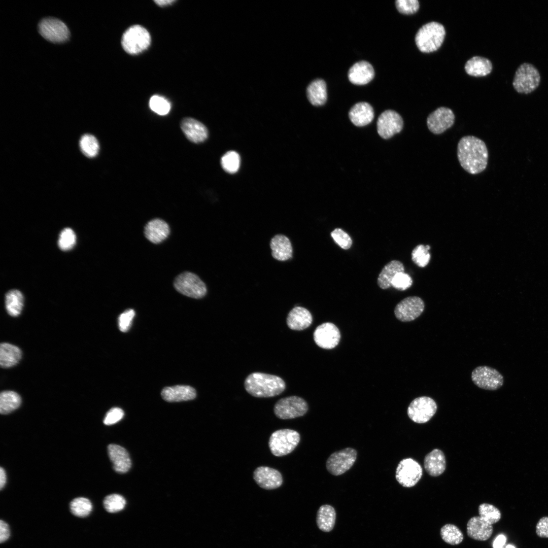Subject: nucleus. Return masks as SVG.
<instances>
[{
	"label": "nucleus",
	"mask_w": 548,
	"mask_h": 548,
	"mask_svg": "<svg viewBox=\"0 0 548 548\" xmlns=\"http://www.w3.org/2000/svg\"><path fill=\"white\" fill-rule=\"evenodd\" d=\"M105 509L109 512L115 513L123 510L126 505L125 499L121 495L113 494L107 496L103 501Z\"/></svg>",
	"instance_id": "obj_42"
},
{
	"label": "nucleus",
	"mask_w": 548,
	"mask_h": 548,
	"mask_svg": "<svg viewBox=\"0 0 548 548\" xmlns=\"http://www.w3.org/2000/svg\"><path fill=\"white\" fill-rule=\"evenodd\" d=\"M76 237L74 231L70 228L63 229L59 235L58 244L63 251H67L73 248L76 244Z\"/></svg>",
	"instance_id": "obj_44"
},
{
	"label": "nucleus",
	"mask_w": 548,
	"mask_h": 548,
	"mask_svg": "<svg viewBox=\"0 0 548 548\" xmlns=\"http://www.w3.org/2000/svg\"><path fill=\"white\" fill-rule=\"evenodd\" d=\"M349 116L351 121L355 125L364 126L372 121L374 111L371 106L368 102H359L351 108Z\"/></svg>",
	"instance_id": "obj_27"
},
{
	"label": "nucleus",
	"mask_w": 548,
	"mask_h": 548,
	"mask_svg": "<svg viewBox=\"0 0 548 548\" xmlns=\"http://www.w3.org/2000/svg\"><path fill=\"white\" fill-rule=\"evenodd\" d=\"M275 415L281 419H290L304 415L308 410V405L303 398L291 396L278 400L274 406Z\"/></svg>",
	"instance_id": "obj_8"
},
{
	"label": "nucleus",
	"mask_w": 548,
	"mask_h": 548,
	"mask_svg": "<svg viewBox=\"0 0 548 548\" xmlns=\"http://www.w3.org/2000/svg\"><path fill=\"white\" fill-rule=\"evenodd\" d=\"M157 5L163 7L171 5L172 3L175 2V1L173 0H163V1H154Z\"/></svg>",
	"instance_id": "obj_54"
},
{
	"label": "nucleus",
	"mask_w": 548,
	"mask_h": 548,
	"mask_svg": "<svg viewBox=\"0 0 548 548\" xmlns=\"http://www.w3.org/2000/svg\"><path fill=\"white\" fill-rule=\"evenodd\" d=\"M440 534L442 540L451 545L460 544L464 538L460 529L451 524H447L442 526L440 529Z\"/></svg>",
	"instance_id": "obj_36"
},
{
	"label": "nucleus",
	"mask_w": 548,
	"mask_h": 548,
	"mask_svg": "<svg viewBox=\"0 0 548 548\" xmlns=\"http://www.w3.org/2000/svg\"><path fill=\"white\" fill-rule=\"evenodd\" d=\"M537 535L541 538H548V517L541 518L536 527Z\"/></svg>",
	"instance_id": "obj_50"
},
{
	"label": "nucleus",
	"mask_w": 548,
	"mask_h": 548,
	"mask_svg": "<svg viewBox=\"0 0 548 548\" xmlns=\"http://www.w3.org/2000/svg\"><path fill=\"white\" fill-rule=\"evenodd\" d=\"M505 548H516V547L514 546L509 544V545H507Z\"/></svg>",
	"instance_id": "obj_55"
},
{
	"label": "nucleus",
	"mask_w": 548,
	"mask_h": 548,
	"mask_svg": "<svg viewBox=\"0 0 548 548\" xmlns=\"http://www.w3.org/2000/svg\"><path fill=\"white\" fill-rule=\"evenodd\" d=\"M123 410L119 407H113L106 414L104 423L106 425L114 424L121 420L124 416Z\"/></svg>",
	"instance_id": "obj_49"
},
{
	"label": "nucleus",
	"mask_w": 548,
	"mask_h": 548,
	"mask_svg": "<svg viewBox=\"0 0 548 548\" xmlns=\"http://www.w3.org/2000/svg\"><path fill=\"white\" fill-rule=\"evenodd\" d=\"M480 517L488 523L493 525L501 519V512L495 506L489 503H482L478 506Z\"/></svg>",
	"instance_id": "obj_39"
},
{
	"label": "nucleus",
	"mask_w": 548,
	"mask_h": 548,
	"mask_svg": "<svg viewBox=\"0 0 548 548\" xmlns=\"http://www.w3.org/2000/svg\"><path fill=\"white\" fill-rule=\"evenodd\" d=\"M471 378L475 385L487 390H496L504 383L503 375L497 369L485 365L475 368L472 371Z\"/></svg>",
	"instance_id": "obj_10"
},
{
	"label": "nucleus",
	"mask_w": 548,
	"mask_h": 548,
	"mask_svg": "<svg viewBox=\"0 0 548 548\" xmlns=\"http://www.w3.org/2000/svg\"><path fill=\"white\" fill-rule=\"evenodd\" d=\"M80 147L82 153L90 158L96 156L99 151V144L97 139L90 134H85L81 137Z\"/></svg>",
	"instance_id": "obj_37"
},
{
	"label": "nucleus",
	"mask_w": 548,
	"mask_h": 548,
	"mask_svg": "<svg viewBox=\"0 0 548 548\" xmlns=\"http://www.w3.org/2000/svg\"><path fill=\"white\" fill-rule=\"evenodd\" d=\"M149 107L153 111L160 115H166L170 109L169 102L163 97L157 95L150 98Z\"/></svg>",
	"instance_id": "obj_43"
},
{
	"label": "nucleus",
	"mask_w": 548,
	"mask_h": 548,
	"mask_svg": "<svg viewBox=\"0 0 548 548\" xmlns=\"http://www.w3.org/2000/svg\"><path fill=\"white\" fill-rule=\"evenodd\" d=\"M269 248L273 259L285 262L293 258V248L290 238L283 234H277L269 242Z\"/></svg>",
	"instance_id": "obj_18"
},
{
	"label": "nucleus",
	"mask_w": 548,
	"mask_h": 548,
	"mask_svg": "<svg viewBox=\"0 0 548 548\" xmlns=\"http://www.w3.org/2000/svg\"><path fill=\"white\" fill-rule=\"evenodd\" d=\"M92 509L91 502L88 499L84 497L75 498L70 503L71 511L77 517H86L91 512Z\"/></svg>",
	"instance_id": "obj_38"
},
{
	"label": "nucleus",
	"mask_w": 548,
	"mask_h": 548,
	"mask_svg": "<svg viewBox=\"0 0 548 548\" xmlns=\"http://www.w3.org/2000/svg\"><path fill=\"white\" fill-rule=\"evenodd\" d=\"M151 44L149 31L140 25H133L123 33L121 44L123 49L131 55L138 54L146 50Z\"/></svg>",
	"instance_id": "obj_4"
},
{
	"label": "nucleus",
	"mask_w": 548,
	"mask_h": 548,
	"mask_svg": "<svg viewBox=\"0 0 548 548\" xmlns=\"http://www.w3.org/2000/svg\"><path fill=\"white\" fill-rule=\"evenodd\" d=\"M221 164L225 172L229 174H234L239 168L240 156L235 151H228L222 157Z\"/></svg>",
	"instance_id": "obj_40"
},
{
	"label": "nucleus",
	"mask_w": 548,
	"mask_h": 548,
	"mask_svg": "<svg viewBox=\"0 0 548 548\" xmlns=\"http://www.w3.org/2000/svg\"><path fill=\"white\" fill-rule=\"evenodd\" d=\"M357 456L356 450L351 448L335 452L327 459L326 469L333 475H341L352 467L356 460Z\"/></svg>",
	"instance_id": "obj_11"
},
{
	"label": "nucleus",
	"mask_w": 548,
	"mask_h": 548,
	"mask_svg": "<svg viewBox=\"0 0 548 548\" xmlns=\"http://www.w3.org/2000/svg\"><path fill=\"white\" fill-rule=\"evenodd\" d=\"M253 477L261 488L266 490L278 488L283 483V477L280 472L267 466L257 467L254 471Z\"/></svg>",
	"instance_id": "obj_19"
},
{
	"label": "nucleus",
	"mask_w": 548,
	"mask_h": 548,
	"mask_svg": "<svg viewBox=\"0 0 548 548\" xmlns=\"http://www.w3.org/2000/svg\"><path fill=\"white\" fill-rule=\"evenodd\" d=\"M446 36V30L440 23L432 21L421 27L415 36V43L419 50L430 53L438 50Z\"/></svg>",
	"instance_id": "obj_3"
},
{
	"label": "nucleus",
	"mask_w": 548,
	"mask_h": 548,
	"mask_svg": "<svg viewBox=\"0 0 548 548\" xmlns=\"http://www.w3.org/2000/svg\"><path fill=\"white\" fill-rule=\"evenodd\" d=\"M430 249V247L429 245L424 246L422 244L417 245L412 252L413 261L419 267H425L430 259V254L429 252Z\"/></svg>",
	"instance_id": "obj_41"
},
{
	"label": "nucleus",
	"mask_w": 548,
	"mask_h": 548,
	"mask_svg": "<svg viewBox=\"0 0 548 548\" xmlns=\"http://www.w3.org/2000/svg\"><path fill=\"white\" fill-rule=\"evenodd\" d=\"M134 316L135 312L133 309L127 310L120 314L118 318V326L121 331L126 332L129 330Z\"/></svg>",
	"instance_id": "obj_48"
},
{
	"label": "nucleus",
	"mask_w": 548,
	"mask_h": 548,
	"mask_svg": "<svg viewBox=\"0 0 548 548\" xmlns=\"http://www.w3.org/2000/svg\"><path fill=\"white\" fill-rule=\"evenodd\" d=\"M437 406L432 398L420 396L414 399L409 404L407 414L413 422L422 424L429 421L436 412Z\"/></svg>",
	"instance_id": "obj_9"
},
{
	"label": "nucleus",
	"mask_w": 548,
	"mask_h": 548,
	"mask_svg": "<svg viewBox=\"0 0 548 548\" xmlns=\"http://www.w3.org/2000/svg\"><path fill=\"white\" fill-rule=\"evenodd\" d=\"M20 396L15 392L4 391L0 394V413L8 414L18 408L21 404Z\"/></svg>",
	"instance_id": "obj_34"
},
{
	"label": "nucleus",
	"mask_w": 548,
	"mask_h": 548,
	"mask_svg": "<svg viewBox=\"0 0 548 548\" xmlns=\"http://www.w3.org/2000/svg\"><path fill=\"white\" fill-rule=\"evenodd\" d=\"M300 441V435L295 430L284 429L273 432L269 437L268 446L271 453L281 457L291 453Z\"/></svg>",
	"instance_id": "obj_6"
},
{
	"label": "nucleus",
	"mask_w": 548,
	"mask_h": 548,
	"mask_svg": "<svg viewBox=\"0 0 548 548\" xmlns=\"http://www.w3.org/2000/svg\"><path fill=\"white\" fill-rule=\"evenodd\" d=\"M174 285L179 292L193 298H201L207 293L206 284L197 275L191 272H184L178 276Z\"/></svg>",
	"instance_id": "obj_7"
},
{
	"label": "nucleus",
	"mask_w": 548,
	"mask_h": 548,
	"mask_svg": "<svg viewBox=\"0 0 548 548\" xmlns=\"http://www.w3.org/2000/svg\"><path fill=\"white\" fill-rule=\"evenodd\" d=\"M413 284V280L409 275L404 272L397 273L391 282L394 288L400 291H404L409 288Z\"/></svg>",
	"instance_id": "obj_47"
},
{
	"label": "nucleus",
	"mask_w": 548,
	"mask_h": 548,
	"mask_svg": "<svg viewBox=\"0 0 548 548\" xmlns=\"http://www.w3.org/2000/svg\"><path fill=\"white\" fill-rule=\"evenodd\" d=\"M336 519L334 508L328 504L323 505L319 508L316 522L319 528L324 532H329L334 527Z\"/></svg>",
	"instance_id": "obj_33"
},
{
	"label": "nucleus",
	"mask_w": 548,
	"mask_h": 548,
	"mask_svg": "<svg viewBox=\"0 0 548 548\" xmlns=\"http://www.w3.org/2000/svg\"><path fill=\"white\" fill-rule=\"evenodd\" d=\"M457 157L465 171L476 175L486 168L488 151L486 144L481 139L472 135L464 136L458 143Z\"/></svg>",
	"instance_id": "obj_1"
},
{
	"label": "nucleus",
	"mask_w": 548,
	"mask_h": 548,
	"mask_svg": "<svg viewBox=\"0 0 548 548\" xmlns=\"http://www.w3.org/2000/svg\"><path fill=\"white\" fill-rule=\"evenodd\" d=\"M403 127V120L396 111L388 110L383 112L377 121V130L383 139H388L399 133Z\"/></svg>",
	"instance_id": "obj_15"
},
{
	"label": "nucleus",
	"mask_w": 548,
	"mask_h": 548,
	"mask_svg": "<svg viewBox=\"0 0 548 548\" xmlns=\"http://www.w3.org/2000/svg\"><path fill=\"white\" fill-rule=\"evenodd\" d=\"M38 29L44 38L54 43L64 42L70 37L67 26L59 19L53 17H47L41 20Z\"/></svg>",
	"instance_id": "obj_13"
},
{
	"label": "nucleus",
	"mask_w": 548,
	"mask_h": 548,
	"mask_svg": "<svg viewBox=\"0 0 548 548\" xmlns=\"http://www.w3.org/2000/svg\"><path fill=\"white\" fill-rule=\"evenodd\" d=\"M506 537L503 535H498L493 542V548H502L506 542Z\"/></svg>",
	"instance_id": "obj_52"
},
{
	"label": "nucleus",
	"mask_w": 548,
	"mask_h": 548,
	"mask_svg": "<svg viewBox=\"0 0 548 548\" xmlns=\"http://www.w3.org/2000/svg\"><path fill=\"white\" fill-rule=\"evenodd\" d=\"M161 395L166 401L180 402L194 399L196 396V392L191 386L176 385L165 387L162 389Z\"/></svg>",
	"instance_id": "obj_25"
},
{
	"label": "nucleus",
	"mask_w": 548,
	"mask_h": 548,
	"mask_svg": "<svg viewBox=\"0 0 548 548\" xmlns=\"http://www.w3.org/2000/svg\"><path fill=\"white\" fill-rule=\"evenodd\" d=\"M348 79L352 84L363 85L368 83L374 78V71L370 63L366 61H360L354 63L348 72Z\"/></svg>",
	"instance_id": "obj_20"
},
{
	"label": "nucleus",
	"mask_w": 548,
	"mask_h": 548,
	"mask_svg": "<svg viewBox=\"0 0 548 548\" xmlns=\"http://www.w3.org/2000/svg\"><path fill=\"white\" fill-rule=\"evenodd\" d=\"M334 241L342 249H349L352 246V241L349 235L340 228H337L331 232Z\"/></svg>",
	"instance_id": "obj_45"
},
{
	"label": "nucleus",
	"mask_w": 548,
	"mask_h": 548,
	"mask_svg": "<svg viewBox=\"0 0 548 548\" xmlns=\"http://www.w3.org/2000/svg\"><path fill=\"white\" fill-rule=\"evenodd\" d=\"M21 352L17 347L8 344L2 343L0 346V365L3 368L14 366L19 361Z\"/></svg>",
	"instance_id": "obj_32"
},
{
	"label": "nucleus",
	"mask_w": 548,
	"mask_h": 548,
	"mask_svg": "<svg viewBox=\"0 0 548 548\" xmlns=\"http://www.w3.org/2000/svg\"><path fill=\"white\" fill-rule=\"evenodd\" d=\"M455 120L454 113L451 109L440 107L428 115L426 123L430 132L440 134L451 128L454 125Z\"/></svg>",
	"instance_id": "obj_16"
},
{
	"label": "nucleus",
	"mask_w": 548,
	"mask_h": 548,
	"mask_svg": "<svg viewBox=\"0 0 548 548\" xmlns=\"http://www.w3.org/2000/svg\"><path fill=\"white\" fill-rule=\"evenodd\" d=\"M395 6L397 10L403 14H412L419 9L420 5L418 0H397Z\"/></svg>",
	"instance_id": "obj_46"
},
{
	"label": "nucleus",
	"mask_w": 548,
	"mask_h": 548,
	"mask_svg": "<svg viewBox=\"0 0 548 548\" xmlns=\"http://www.w3.org/2000/svg\"><path fill=\"white\" fill-rule=\"evenodd\" d=\"M246 390L256 397H270L280 394L285 389L283 380L277 375L253 372L249 374L244 383Z\"/></svg>",
	"instance_id": "obj_2"
},
{
	"label": "nucleus",
	"mask_w": 548,
	"mask_h": 548,
	"mask_svg": "<svg viewBox=\"0 0 548 548\" xmlns=\"http://www.w3.org/2000/svg\"><path fill=\"white\" fill-rule=\"evenodd\" d=\"M422 474L420 464L415 460L407 458L399 462L396 469L395 478L403 487L410 488L418 483Z\"/></svg>",
	"instance_id": "obj_12"
},
{
	"label": "nucleus",
	"mask_w": 548,
	"mask_h": 548,
	"mask_svg": "<svg viewBox=\"0 0 548 548\" xmlns=\"http://www.w3.org/2000/svg\"><path fill=\"white\" fill-rule=\"evenodd\" d=\"M540 78L539 71L533 64L523 62L520 64L515 72L512 86L519 93H529L539 86Z\"/></svg>",
	"instance_id": "obj_5"
},
{
	"label": "nucleus",
	"mask_w": 548,
	"mask_h": 548,
	"mask_svg": "<svg viewBox=\"0 0 548 548\" xmlns=\"http://www.w3.org/2000/svg\"><path fill=\"white\" fill-rule=\"evenodd\" d=\"M10 536V530L8 524L3 520L0 522V542L6 541Z\"/></svg>",
	"instance_id": "obj_51"
},
{
	"label": "nucleus",
	"mask_w": 548,
	"mask_h": 548,
	"mask_svg": "<svg viewBox=\"0 0 548 548\" xmlns=\"http://www.w3.org/2000/svg\"><path fill=\"white\" fill-rule=\"evenodd\" d=\"M404 272V267L400 261L393 260L386 264L380 272L377 280L378 286L382 289L392 286L391 282L395 276Z\"/></svg>",
	"instance_id": "obj_29"
},
{
	"label": "nucleus",
	"mask_w": 548,
	"mask_h": 548,
	"mask_svg": "<svg viewBox=\"0 0 548 548\" xmlns=\"http://www.w3.org/2000/svg\"><path fill=\"white\" fill-rule=\"evenodd\" d=\"M492 67V63L489 59L478 56L467 60L464 66L466 73L474 77L486 76L491 72Z\"/></svg>",
	"instance_id": "obj_30"
},
{
	"label": "nucleus",
	"mask_w": 548,
	"mask_h": 548,
	"mask_svg": "<svg viewBox=\"0 0 548 548\" xmlns=\"http://www.w3.org/2000/svg\"><path fill=\"white\" fill-rule=\"evenodd\" d=\"M109 458L113 464L114 470L119 473H125L131 466V461L127 451L122 447L110 444L108 446Z\"/></svg>",
	"instance_id": "obj_21"
},
{
	"label": "nucleus",
	"mask_w": 548,
	"mask_h": 548,
	"mask_svg": "<svg viewBox=\"0 0 548 548\" xmlns=\"http://www.w3.org/2000/svg\"><path fill=\"white\" fill-rule=\"evenodd\" d=\"M306 94L308 100L312 105L315 106L323 105L327 98L325 82L321 79L313 81L307 87Z\"/></svg>",
	"instance_id": "obj_31"
},
{
	"label": "nucleus",
	"mask_w": 548,
	"mask_h": 548,
	"mask_svg": "<svg viewBox=\"0 0 548 548\" xmlns=\"http://www.w3.org/2000/svg\"><path fill=\"white\" fill-rule=\"evenodd\" d=\"M468 536L476 540L485 541L488 539L492 534V525L488 523L480 516L470 518L467 524Z\"/></svg>",
	"instance_id": "obj_23"
},
{
	"label": "nucleus",
	"mask_w": 548,
	"mask_h": 548,
	"mask_svg": "<svg viewBox=\"0 0 548 548\" xmlns=\"http://www.w3.org/2000/svg\"><path fill=\"white\" fill-rule=\"evenodd\" d=\"M6 483V474L5 470L1 467L0 468V489L2 490Z\"/></svg>",
	"instance_id": "obj_53"
},
{
	"label": "nucleus",
	"mask_w": 548,
	"mask_h": 548,
	"mask_svg": "<svg viewBox=\"0 0 548 548\" xmlns=\"http://www.w3.org/2000/svg\"><path fill=\"white\" fill-rule=\"evenodd\" d=\"M181 128L187 138L194 143L204 142L208 138L207 127L200 122L192 118H185L181 122Z\"/></svg>",
	"instance_id": "obj_22"
},
{
	"label": "nucleus",
	"mask_w": 548,
	"mask_h": 548,
	"mask_svg": "<svg viewBox=\"0 0 548 548\" xmlns=\"http://www.w3.org/2000/svg\"><path fill=\"white\" fill-rule=\"evenodd\" d=\"M170 229L168 224L160 219L149 221L144 228L145 237L151 243L159 244L168 236Z\"/></svg>",
	"instance_id": "obj_26"
},
{
	"label": "nucleus",
	"mask_w": 548,
	"mask_h": 548,
	"mask_svg": "<svg viewBox=\"0 0 548 548\" xmlns=\"http://www.w3.org/2000/svg\"><path fill=\"white\" fill-rule=\"evenodd\" d=\"M313 337L315 343L319 347L332 349L338 344L340 333L335 325L330 322H325L316 328Z\"/></svg>",
	"instance_id": "obj_17"
},
{
	"label": "nucleus",
	"mask_w": 548,
	"mask_h": 548,
	"mask_svg": "<svg viewBox=\"0 0 548 548\" xmlns=\"http://www.w3.org/2000/svg\"><path fill=\"white\" fill-rule=\"evenodd\" d=\"M425 303L417 296L407 297L397 304L394 309L396 318L403 322H410L418 318L424 312Z\"/></svg>",
	"instance_id": "obj_14"
},
{
	"label": "nucleus",
	"mask_w": 548,
	"mask_h": 548,
	"mask_svg": "<svg viewBox=\"0 0 548 548\" xmlns=\"http://www.w3.org/2000/svg\"><path fill=\"white\" fill-rule=\"evenodd\" d=\"M313 317L306 309L296 306L288 313L286 322L288 327L294 330H302L309 327L312 324Z\"/></svg>",
	"instance_id": "obj_24"
},
{
	"label": "nucleus",
	"mask_w": 548,
	"mask_h": 548,
	"mask_svg": "<svg viewBox=\"0 0 548 548\" xmlns=\"http://www.w3.org/2000/svg\"><path fill=\"white\" fill-rule=\"evenodd\" d=\"M424 466L426 472L432 476H437L444 471L446 461L444 453L435 449L427 454L424 458Z\"/></svg>",
	"instance_id": "obj_28"
},
{
	"label": "nucleus",
	"mask_w": 548,
	"mask_h": 548,
	"mask_svg": "<svg viewBox=\"0 0 548 548\" xmlns=\"http://www.w3.org/2000/svg\"><path fill=\"white\" fill-rule=\"evenodd\" d=\"M6 308L8 313L11 316L19 315L23 305V296L20 291L11 290L8 291L5 297Z\"/></svg>",
	"instance_id": "obj_35"
}]
</instances>
